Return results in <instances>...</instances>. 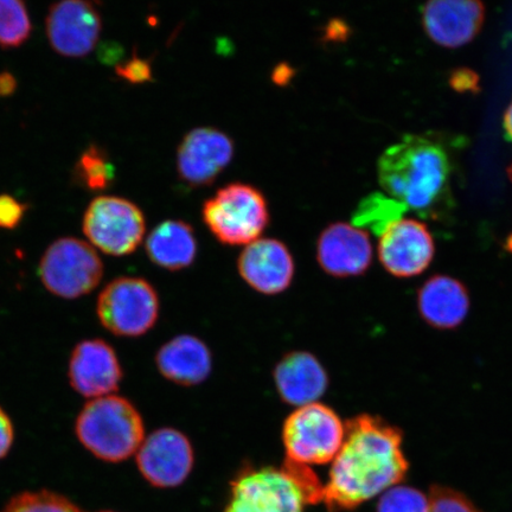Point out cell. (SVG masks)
<instances>
[{
    "label": "cell",
    "instance_id": "obj_1",
    "mask_svg": "<svg viewBox=\"0 0 512 512\" xmlns=\"http://www.w3.org/2000/svg\"><path fill=\"white\" fill-rule=\"evenodd\" d=\"M401 433L381 419L360 415L345 424V438L323 485L331 512L354 510L406 477Z\"/></svg>",
    "mask_w": 512,
    "mask_h": 512
},
{
    "label": "cell",
    "instance_id": "obj_2",
    "mask_svg": "<svg viewBox=\"0 0 512 512\" xmlns=\"http://www.w3.org/2000/svg\"><path fill=\"white\" fill-rule=\"evenodd\" d=\"M377 174L389 197L422 219H446L454 208L451 160L435 140L408 134L382 153Z\"/></svg>",
    "mask_w": 512,
    "mask_h": 512
},
{
    "label": "cell",
    "instance_id": "obj_3",
    "mask_svg": "<svg viewBox=\"0 0 512 512\" xmlns=\"http://www.w3.org/2000/svg\"><path fill=\"white\" fill-rule=\"evenodd\" d=\"M75 434L95 458L112 464L137 454L146 438L136 406L115 394L89 400L76 418Z\"/></svg>",
    "mask_w": 512,
    "mask_h": 512
},
{
    "label": "cell",
    "instance_id": "obj_4",
    "mask_svg": "<svg viewBox=\"0 0 512 512\" xmlns=\"http://www.w3.org/2000/svg\"><path fill=\"white\" fill-rule=\"evenodd\" d=\"M313 503H320L316 484L290 467H245L230 486L223 512H305Z\"/></svg>",
    "mask_w": 512,
    "mask_h": 512
},
{
    "label": "cell",
    "instance_id": "obj_5",
    "mask_svg": "<svg viewBox=\"0 0 512 512\" xmlns=\"http://www.w3.org/2000/svg\"><path fill=\"white\" fill-rule=\"evenodd\" d=\"M203 221L223 245L247 246L260 239L270 223L262 192L249 184L232 183L204 203Z\"/></svg>",
    "mask_w": 512,
    "mask_h": 512
},
{
    "label": "cell",
    "instance_id": "obj_6",
    "mask_svg": "<svg viewBox=\"0 0 512 512\" xmlns=\"http://www.w3.org/2000/svg\"><path fill=\"white\" fill-rule=\"evenodd\" d=\"M345 438V425L323 403L299 407L288 415L283 428L286 462L325 465L334 462Z\"/></svg>",
    "mask_w": 512,
    "mask_h": 512
},
{
    "label": "cell",
    "instance_id": "obj_7",
    "mask_svg": "<svg viewBox=\"0 0 512 512\" xmlns=\"http://www.w3.org/2000/svg\"><path fill=\"white\" fill-rule=\"evenodd\" d=\"M38 275L47 291L62 299L88 296L104 277V264L86 241L62 238L44 252Z\"/></svg>",
    "mask_w": 512,
    "mask_h": 512
},
{
    "label": "cell",
    "instance_id": "obj_8",
    "mask_svg": "<svg viewBox=\"0 0 512 512\" xmlns=\"http://www.w3.org/2000/svg\"><path fill=\"white\" fill-rule=\"evenodd\" d=\"M96 315L100 324L115 336H143L157 323L158 293L142 278L114 279L100 292Z\"/></svg>",
    "mask_w": 512,
    "mask_h": 512
},
{
    "label": "cell",
    "instance_id": "obj_9",
    "mask_svg": "<svg viewBox=\"0 0 512 512\" xmlns=\"http://www.w3.org/2000/svg\"><path fill=\"white\" fill-rule=\"evenodd\" d=\"M146 222L143 211L125 198L101 196L89 204L83 233L102 253L126 256L143 242Z\"/></svg>",
    "mask_w": 512,
    "mask_h": 512
},
{
    "label": "cell",
    "instance_id": "obj_10",
    "mask_svg": "<svg viewBox=\"0 0 512 512\" xmlns=\"http://www.w3.org/2000/svg\"><path fill=\"white\" fill-rule=\"evenodd\" d=\"M140 473L155 488L170 489L188 479L195 464L187 435L165 427L146 437L136 454Z\"/></svg>",
    "mask_w": 512,
    "mask_h": 512
},
{
    "label": "cell",
    "instance_id": "obj_11",
    "mask_svg": "<svg viewBox=\"0 0 512 512\" xmlns=\"http://www.w3.org/2000/svg\"><path fill=\"white\" fill-rule=\"evenodd\" d=\"M123 368L117 352L104 339H85L75 345L68 364V380L76 393L99 399L118 392Z\"/></svg>",
    "mask_w": 512,
    "mask_h": 512
},
{
    "label": "cell",
    "instance_id": "obj_12",
    "mask_svg": "<svg viewBox=\"0 0 512 512\" xmlns=\"http://www.w3.org/2000/svg\"><path fill=\"white\" fill-rule=\"evenodd\" d=\"M46 24L51 48L72 59L91 54L102 29L99 10L94 4L80 0H66L51 6Z\"/></svg>",
    "mask_w": 512,
    "mask_h": 512
},
{
    "label": "cell",
    "instance_id": "obj_13",
    "mask_svg": "<svg viewBox=\"0 0 512 512\" xmlns=\"http://www.w3.org/2000/svg\"><path fill=\"white\" fill-rule=\"evenodd\" d=\"M233 140L213 127L190 131L179 144L177 170L182 181L194 187L209 185L232 162Z\"/></svg>",
    "mask_w": 512,
    "mask_h": 512
},
{
    "label": "cell",
    "instance_id": "obj_14",
    "mask_svg": "<svg viewBox=\"0 0 512 512\" xmlns=\"http://www.w3.org/2000/svg\"><path fill=\"white\" fill-rule=\"evenodd\" d=\"M380 261L399 278H411L430 266L434 241L424 223L412 219L396 221L380 236Z\"/></svg>",
    "mask_w": 512,
    "mask_h": 512
},
{
    "label": "cell",
    "instance_id": "obj_15",
    "mask_svg": "<svg viewBox=\"0 0 512 512\" xmlns=\"http://www.w3.org/2000/svg\"><path fill=\"white\" fill-rule=\"evenodd\" d=\"M317 260L332 277H357L368 270L373 260L369 234L348 223L330 224L319 236Z\"/></svg>",
    "mask_w": 512,
    "mask_h": 512
},
{
    "label": "cell",
    "instance_id": "obj_16",
    "mask_svg": "<svg viewBox=\"0 0 512 512\" xmlns=\"http://www.w3.org/2000/svg\"><path fill=\"white\" fill-rule=\"evenodd\" d=\"M238 270L255 291L274 296L290 287L296 266L290 249L283 242L258 239L241 252Z\"/></svg>",
    "mask_w": 512,
    "mask_h": 512
},
{
    "label": "cell",
    "instance_id": "obj_17",
    "mask_svg": "<svg viewBox=\"0 0 512 512\" xmlns=\"http://www.w3.org/2000/svg\"><path fill=\"white\" fill-rule=\"evenodd\" d=\"M484 19V5L471 0H435L422 9L426 34L444 48H460L473 41Z\"/></svg>",
    "mask_w": 512,
    "mask_h": 512
},
{
    "label": "cell",
    "instance_id": "obj_18",
    "mask_svg": "<svg viewBox=\"0 0 512 512\" xmlns=\"http://www.w3.org/2000/svg\"><path fill=\"white\" fill-rule=\"evenodd\" d=\"M274 382L280 398L299 408L322 398L329 386V376L316 356L293 351L275 367Z\"/></svg>",
    "mask_w": 512,
    "mask_h": 512
},
{
    "label": "cell",
    "instance_id": "obj_19",
    "mask_svg": "<svg viewBox=\"0 0 512 512\" xmlns=\"http://www.w3.org/2000/svg\"><path fill=\"white\" fill-rule=\"evenodd\" d=\"M159 373L182 386H197L206 381L213 368V358L206 343L191 335L172 338L156 355Z\"/></svg>",
    "mask_w": 512,
    "mask_h": 512
},
{
    "label": "cell",
    "instance_id": "obj_20",
    "mask_svg": "<svg viewBox=\"0 0 512 512\" xmlns=\"http://www.w3.org/2000/svg\"><path fill=\"white\" fill-rule=\"evenodd\" d=\"M469 307L470 300L464 285L446 275H437L426 281L419 292L421 315L437 328H456L467 316Z\"/></svg>",
    "mask_w": 512,
    "mask_h": 512
},
{
    "label": "cell",
    "instance_id": "obj_21",
    "mask_svg": "<svg viewBox=\"0 0 512 512\" xmlns=\"http://www.w3.org/2000/svg\"><path fill=\"white\" fill-rule=\"evenodd\" d=\"M145 248L153 264L168 271L190 267L197 256L194 229L178 220L158 224L147 238Z\"/></svg>",
    "mask_w": 512,
    "mask_h": 512
},
{
    "label": "cell",
    "instance_id": "obj_22",
    "mask_svg": "<svg viewBox=\"0 0 512 512\" xmlns=\"http://www.w3.org/2000/svg\"><path fill=\"white\" fill-rule=\"evenodd\" d=\"M407 211L393 198L379 194H371L363 198L352 215V222L357 228H369L371 232L381 236L386 229L396 221L402 219V214Z\"/></svg>",
    "mask_w": 512,
    "mask_h": 512
},
{
    "label": "cell",
    "instance_id": "obj_23",
    "mask_svg": "<svg viewBox=\"0 0 512 512\" xmlns=\"http://www.w3.org/2000/svg\"><path fill=\"white\" fill-rule=\"evenodd\" d=\"M31 34L27 6L19 0H0V47H21Z\"/></svg>",
    "mask_w": 512,
    "mask_h": 512
},
{
    "label": "cell",
    "instance_id": "obj_24",
    "mask_svg": "<svg viewBox=\"0 0 512 512\" xmlns=\"http://www.w3.org/2000/svg\"><path fill=\"white\" fill-rule=\"evenodd\" d=\"M75 174L88 190L101 191L110 187L114 181V166L104 150L92 145L76 163Z\"/></svg>",
    "mask_w": 512,
    "mask_h": 512
},
{
    "label": "cell",
    "instance_id": "obj_25",
    "mask_svg": "<svg viewBox=\"0 0 512 512\" xmlns=\"http://www.w3.org/2000/svg\"><path fill=\"white\" fill-rule=\"evenodd\" d=\"M0 512H85L69 498L49 490L21 492Z\"/></svg>",
    "mask_w": 512,
    "mask_h": 512
},
{
    "label": "cell",
    "instance_id": "obj_26",
    "mask_svg": "<svg viewBox=\"0 0 512 512\" xmlns=\"http://www.w3.org/2000/svg\"><path fill=\"white\" fill-rule=\"evenodd\" d=\"M430 498L409 486H394L384 492L377 512H430Z\"/></svg>",
    "mask_w": 512,
    "mask_h": 512
},
{
    "label": "cell",
    "instance_id": "obj_27",
    "mask_svg": "<svg viewBox=\"0 0 512 512\" xmlns=\"http://www.w3.org/2000/svg\"><path fill=\"white\" fill-rule=\"evenodd\" d=\"M428 498L431 503L430 512H483L464 495L443 486H434Z\"/></svg>",
    "mask_w": 512,
    "mask_h": 512
},
{
    "label": "cell",
    "instance_id": "obj_28",
    "mask_svg": "<svg viewBox=\"0 0 512 512\" xmlns=\"http://www.w3.org/2000/svg\"><path fill=\"white\" fill-rule=\"evenodd\" d=\"M27 204L10 195H0V228L15 229L22 222Z\"/></svg>",
    "mask_w": 512,
    "mask_h": 512
},
{
    "label": "cell",
    "instance_id": "obj_29",
    "mask_svg": "<svg viewBox=\"0 0 512 512\" xmlns=\"http://www.w3.org/2000/svg\"><path fill=\"white\" fill-rule=\"evenodd\" d=\"M117 74L120 78L131 83H144L152 79L150 63L139 59L137 56L124 64H120L117 67Z\"/></svg>",
    "mask_w": 512,
    "mask_h": 512
},
{
    "label": "cell",
    "instance_id": "obj_30",
    "mask_svg": "<svg viewBox=\"0 0 512 512\" xmlns=\"http://www.w3.org/2000/svg\"><path fill=\"white\" fill-rule=\"evenodd\" d=\"M15 443V427L8 413L0 407V460L8 456Z\"/></svg>",
    "mask_w": 512,
    "mask_h": 512
},
{
    "label": "cell",
    "instance_id": "obj_31",
    "mask_svg": "<svg viewBox=\"0 0 512 512\" xmlns=\"http://www.w3.org/2000/svg\"><path fill=\"white\" fill-rule=\"evenodd\" d=\"M451 86L458 92H475L478 76L470 69H458L452 75Z\"/></svg>",
    "mask_w": 512,
    "mask_h": 512
},
{
    "label": "cell",
    "instance_id": "obj_32",
    "mask_svg": "<svg viewBox=\"0 0 512 512\" xmlns=\"http://www.w3.org/2000/svg\"><path fill=\"white\" fill-rule=\"evenodd\" d=\"M17 81L15 76L8 72L0 73V98H9L16 92Z\"/></svg>",
    "mask_w": 512,
    "mask_h": 512
},
{
    "label": "cell",
    "instance_id": "obj_33",
    "mask_svg": "<svg viewBox=\"0 0 512 512\" xmlns=\"http://www.w3.org/2000/svg\"><path fill=\"white\" fill-rule=\"evenodd\" d=\"M503 127L505 134H507V137L512 142V101L509 107L507 108V111H505L504 113Z\"/></svg>",
    "mask_w": 512,
    "mask_h": 512
},
{
    "label": "cell",
    "instance_id": "obj_34",
    "mask_svg": "<svg viewBox=\"0 0 512 512\" xmlns=\"http://www.w3.org/2000/svg\"><path fill=\"white\" fill-rule=\"evenodd\" d=\"M508 175H509L510 181L512 182V163H511V165L509 166V169H508Z\"/></svg>",
    "mask_w": 512,
    "mask_h": 512
},
{
    "label": "cell",
    "instance_id": "obj_35",
    "mask_svg": "<svg viewBox=\"0 0 512 512\" xmlns=\"http://www.w3.org/2000/svg\"><path fill=\"white\" fill-rule=\"evenodd\" d=\"M99 512H115V511L104 510V511H99Z\"/></svg>",
    "mask_w": 512,
    "mask_h": 512
}]
</instances>
